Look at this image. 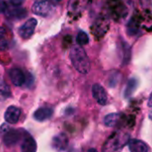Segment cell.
<instances>
[{
    "label": "cell",
    "instance_id": "obj_1",
    "mask_svg": "<svg viewBox=\"0 0 152 152\" xmlns=\"http://www.w3.org/2000/svg\"><path fill=\"white\" fill-rule=\"evenodd\" d=\"M70 59L74 68L79 72L86 74L91 70L90 59L81 46H74L70 51Z\"/></svg>",
    "mask_w": 152,
    "mask_h": 152
},
{
    "label": "cell",
    "instance_id": "obj_2",
    "mask_svg": "<svg viewBox=\"0 0 152 152\" xmlns=\"http://www.w3.org/2000/svg\"><path fill=\"white\" fill-rule=\"evenodd\" d=\"M129 137L125 133L115 132L107 141L104 148V152H120L124 146L128 141Z\"/></svg>",
    "mask_w": 152,
    "mask_h": 152
},
{
    "label": "cell",
    "instance_id": "obj_3",
    "mask_svg": "<svg viewBox=\"0 0 152 152\" xmlns=\"http://www.w3.org/2000/svg\"><path fill=\"white\" fill-rule=\"evenodd\" d=\"M53 10L52 3L48 0H37L32 6V12L39 16H48Z\"/></svg>",
    "mask_w": 152,
    "mask_h": 152
},
{
    "label": "cell",
    "instance_id": "obj_4",
    "mask_svg": "<svg viewBox=\"0 0 152 152\" xmlns=\"http://www.w3.org/2000/svg\"><path fill=\"white\" fill-rule=\"evenodd\" d=\"M109 26V21L106 16L99 17L92 25L91 31L93 35L97 37H102L107 31Z\"/></svg>",
    "mask_w": 152,
    "mask_h": 152
},
{
    "label": "cell",
    "instance_id": "obj_5",
    "mask_svg": "<svg viewBox=\"0 0 152 152\" xmlns=\"http://www.w3.org/2000/svg\"><path fill=\"white\" fill-rule=\"evenodd\" d=\"M37 20L35 18H31L29 20H27L20 28L18 31L19 35L23 38V39H29L30 37L32 36V34L34 33L35 28L37 26Z\"/></svg>",
    "mask_w": 152,
    "mask_h": 152
},
{
    "label": "cell",
    "instance_id": "obj_6",
    "mask_svg": "<svg viewBox=\"0 0 152 152\" xmlns=\"http://www.w3.org/2000/svg\"><path fill=\"white\" fill-rule=\"evenodd\" d=\"M67 145H68V138L64 133H59L58 135H56L51 141L52 148L58 152L64 151L67 148Z\"/></svg>",
    "mask_w": 152,
    "mask_h": 152
},
{
    "label": "cell",
    "instance_id": "obj_7",
    "mask_svg": "<svg viewBox=\"0 0 152 152\" xmlns=\"http://www.w3.org/2000/svg\"><path fill=\"white\" fill-rule=\"evenodd\" d=\"M92 95L99 105H106L107 103V95L105 89L100 84H94L92 86Z\"/></svg>",
    "mask_w": 152,
    "mask_h": 152
},
{
    "label": "cell",
    "instance_id": "obj_8",
    "mask_svg": "<svg viewBox=\"0 0 152 152\" xmlns=\"http://www.w3.org/2000/svg\"><path fill=\"white\" fill-rule=\"evenodd\" d=\"M22 135H23L22 131L10 129L9 131L7 132V133L4 136V142L6 143L7 146H14L20 140Z\"/></svg>",
    "mask_w": 152,
    "mask_h": 152
},
{
    "label": "cell",
    "instance_id": "obj_9",
    "mask_svg": "<svg viewBox=\"0 0 152 152\" xmlns=\"http://www.w3.org/2000/svg\"><path fill=\"white\" fill-rule=\"evenodd\" d=\"M21 116V109L17 107H9L5 113V120L8 124H16Z\"/></svg>",
    "mask_w": 152,
    "mask_h": 152
},
{
    "label": "cell",
    "instance_id": "obj_10",
    "mask_svg": "<svg viewBox=\"0 0 152 152\" xmlns=\"http://www.w3.org/2000/svg\"><path fill=\"white\" fill-rule=\"evenodd\" d=\"M9 77L15 86H22L25 83V75L18 68H13L9 71Z\"/></svg>",
    "mask_w": 152,
    "mask_h": 152
},
{
    "label": "cell",
    "instance_id": "obj_11",
    "mask_svg": "<svg viewBox=\"0 0 152 152\" xmlns=\"http://www.w3.org/2000/svg\"><path fill=\"white\" fill-rule=\"evenodd\" d=\"M128 145L131 152H148V145L140 140L132 139L128 142Z\"/></svg>",
    "mask_w": 152,
    "mask_h": 152
},
{
    "label": "cell",
    "instance_id": "obj_12",
    "mask_svg": "<svg viewBox=\"0 0 152 152\" xmlns=\"http://www.w3.org/2000/svg\"><path fill=\"white\" fill-rule=\"evenodd\" d=\"M6 12H7V17H9L10 19H13V20H21L27 15L26 9L17 7H14L12 8L7 9Z\"/></svg>",
    "mask_w": 152,
    "mask_h": 152
},
{
    "label": "cell",
    "instance_id": "obj_13",
    "mask_svg": "<svg viewBox=\"0 0 152 152\" xmlns=\"http://www.w3.org/2000/svg\"><path fill=\"white\" fill-rule=\"evenodd\" d=\"M110 8L115 17H121L125 15L124 5L121 0H110Z\"/></svg>",
    "mask_w": 152,
    "mask_h": 152
},
{
    "label": "cell",
    "instance_id": "obj_14",
    "mask_svg": "<svg viewBox=\"0 0 152 152\" xmlns=\"http://www.w3.org/2000/svg\"><path fill=\"white\" fill-rule=\"evenodd\" d=\"M21 148H22V152H36L37 143L32 137L27 136V137H24Z\"/></svg>",
    "mask_w": 152,
    "mask_h": 152
},
{
    "label": "cell",
    "instance_id": "obj_15",
    "mask_svg": "<svg viewBox=\"0 0 152 152\" xmlns=\"http://www.w3.org/2000/svg\"><path fill=\"white\" fill-rule=\"evenodd\" d=\"M53 115V110L52 108L49 107H40L34 113V118L37 121L42 122L49 119Z\"/></svg>",
    "mask_w": 152,
    "mask_h": 152
},
{
    "label": "cell",
    "instance_id": "obj_16",
    "mask_svg": "<svg viewBox=\"0 0 152 152\" xmlns=\"http://www.w3.org/2000/svg\"><path fill=\"white\" fill-rule=\"evenodd\" d=\"M138 85H139V81L135 78H131L126 84V88L124 91V97L125 98L131 97L133 94V92L137 90Z\"/></svg>",
    "mask_w": 152,
    "mask_h": 152
},
{
    "label": "cell",
    "instance_id": "obj_17",
    "mask_svg": "<svg viewBox=\"0 0 152 152\" xmlns=\"http://www.w3.org/2000/svg\"><path fill=\"white\" fill-rule=\"evenodd\" d=\"M119 119H120V114L112 113V114L107 115L104 118V124H105V125H107L108 127H114L117 124Z\"/></svg>",
    "mask_w": 152,
    "mask_h": 152
},
{
    "label": "cell",
    "instance_id": "obj_18",
    "mask_svg": "<svg viewBox=\"0 0 152 152\" xmlns=\"http://www.w3.org/2000/svg\"><path fill=\"white\" fill-rule=\"evenodd\" d=\"M11 91L9 86L6 83V82L0 78V100H4L10 97Z\"/></svg>",
    "mask_w": 152,
    "mask_h": 152
},
{
    "label": "cell",
    "instance_id": "obj_19",
    "mask_svg": "<svg viewBox=\"0 0 152 152\" xmlns=\"http://www.w3.org/2000/svg\"><path fill=\"white\" fill-rule=\"evenodd\" d=\"M76 41H77L79 46H84V45L88 44L89 43V36H88V34L86 32L81 31L77 35Z\"/></svg>",
    "mask_w": 152,
    "mask_h": 152
},
{
    "label": "cell",
    "instance_id": "obj_20",
    "mask_svg": "<svg viewBox=\"0 0 152 152\" xmlns=\"http://www.w3.org/2000/svg\"><path fill=\"white\" fill-rule=\"evenodd\" d=\"M8 48V42L5 39H0V51H4Z\"/></svg>",
    "mask_w": 152,
    "mask_h": 152
},
{
    "label": "cell",
    "instance_id": "obj_21",
    "mask_svg": "<svg viewBox=\"0 0 152 152\" xmlns=\"http://www.w3.org/2000/svg\"><path fill=\"white\" fill-rule=\"evenodd\" d=\"M9 2L10 4L13 6V7H21L24 2H25V0H9Z\"/></svg>",
    "mask_w": 152,
    "mask_h": 152
},
{
    "label": "cell",
    "instance_id": "obj_22",
    "mask_svg": "<svg viewBox=\"0 0 152 152\" xmlns=\"http://www.w3.org/2000/svg\"><path fill=\"white\" fill-rule=\"evenodd\" d=\"M7 9V5L6 0H0V14L5 13Z\"/></svg>",
    "mask_w": 152,
    "mask_h": 152
},
{
    "label": "cell",
    "instance_id": "obj_23",
    "mask_svg": "<svg viewBox=\"0 0 152 152\" xmlns=\"http://www.w3.org/2000/svg\"><path fill=\"white\" fill-rule=\"evenodd\" d=\"M6 35V29L4 27H0V39H3Z\"/></svg>",
    "mask_w": 152,
    "mask_h": 152
},
{
    "label": "cell",
    "instance_id": "obj_24",
    "mask_svg": "<svg viewBox=\"0 0 152 152\" xmlns=\"http://www.w3.org/2000/svg\"><path fill=\"white\" fill-rule=\"evenodd\" d=\"M148 107H152V93H151V95H150V97H149V99H148Z\"/></svg>",
    "mask_w": 152,
    "mask_h": 152
},
{
    "label": "cell",
    "instance_id": "obj_25",
    "mask_svg": "<svg viewBox=\"0 0 152 152\" xmlns=\"http://www.w3.org/2000/svg\"><path fill=\"white\" fill-rule=\"evenodd\" d=\"M87 152H98L95 148H90Z\"/></svg>",
    "mask_w": 152,
    "mask_h": 152
},
{
    "label": "cell",
    "instance_id": "obj_26",
    "mask_svg": "<svg viewBox=\"0 0 152 152\" xmlns=\"http://www.w3.org/2000/svg\"><path fill=\"white\" fill-rule=\"evenodd\" d=\"M54 1H55V2H61L62 0H54Z\"/></svg>",
    "mask_w": 152,
    "mask_h": 152
}]
</instances>
